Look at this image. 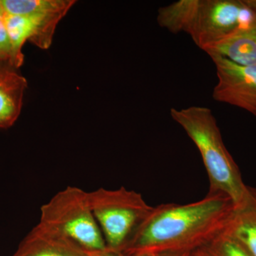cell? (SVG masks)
Masks as SVG:
<instances>
[{
  "instance_id": "obj_11",
  "label": "cell",
  "mask_w": 256,
  "mask_h": 256,
  "mask_svg": "<svg viewBox=\"0 0 256 256\" xmlns=\"http://www.w3.org/2000/svg\"><path fill=\"white\" fill-rule=\"evenodd\" d=\"M248 201L234 210L224 232L238 240L252 256H256V186H249Z\"/></svg>"
},
{
  "instance_id": "obj_20",
  "label": "cell",
  "mask_w": 256,
  "mask_h": 256,
  "mask_svg": "<svg viewBox=\"0 0 256 256\" xmlns=\"http://www.w3.org/2000/svg\"><path fill=\"white\" fill-rule=\"evenodd\" d=\"M255 23L256 24V15Z\"/></svg>"
},
{
  "instance_id": "obj_13",
  "label": "cell",
  "mask_w": 256,
  "mask_h": 256,
  "mask_svg": "<svg viewBox=\"0 0 256 256\" xmlns=\"http://www.w3.org/2000/svg\"><path fill=\"white\" fill-rule=\"evenodd\" d=\"M197 250L203 256H252L238 240L224 230Z\"/></svg>"
},
{
  "instance_id": "obj_8",
  "label": "cell",
  "mask_w": 256,
  "mask_h": 256,
  "mask_svg": "<svg viewBox=\"0 0 256 256\" xmlns=\"http://www.w3.org/2000/svg\"><path fill=\"white\" fill-rule=\"evenodd\" d=\"M12 256H90L72 239L38 222Z\"/></svg>"
},
{
  "instance_id": "obj_16",
  "label": "cell",
  "mask_w": 256,
  "mask_h": 256,
  "mask_svg": "<svg viewBox=\"0 0 256 256\" xmlns=\"http://www.w3.org/2000/svg\"><path fill=\"white\" fill-rule=\"evenodd\" d=\"M124 256H160L156 255L153 252H128V254H122Z\"/></svg>"
},
{
  "instance_id": "obj_15",
  "label": "cell",
  "mask_w": 256,
  "mask_h": 256,
  "mask_svg": "<svg viewBox=\"0 0 256 256\" xmlns=\"http://www.w3.org/2000/svg\"><path fill=\"white\" fill-rule=\"evenodd\" d=\"M90 256H124L122 252L106 248L105 250L90 252Z\"/></svg>"
},
{
  "instance_id": "obj_4",
  "label": "cell",
  "mask_w": 256,
  "mask_h": 256,
  "mask_svg": "<svg viewBox=\"0 0 256 256\" xmlns=\"http://www.w3.org/2000/svg\"><path fill=\"white\" fill-rule=\"evenodd\" d=\"M40 222L58 230L88 252L105 250V239L90 206L89 192L67 186L40 210Z\"/></svg>"
},
{
  "instance_id": "obj_5",
  "label": "cell",
  "mask_w": 256,
  "mask_h": 256,
  "mask_svg": "<svg viewBox=\"0 0 256 256\" xmlns=\"http://www.w3.org/2000/svg\"><path fill=\"white\" fill-rule=\"evenodd\" d=\"M90 206L110 250L120 252L153 207L140 194L122 188L89 192Z\"/></svg>"
},
{
  "instance_id": "obj_12",
  "label": "cell",
  "mask_w": 256,
  "mask_h": 256,
  "mask_svg": "<svg viewBox=\"0 0 256 256\" xmlns=\"http://www.w3.org/2000/svg\"><path fill=\"white\" fill-rule=\"evenodd\" d=\"M4 18L12 46V66L16 69L23 64L24 44L28 40L31 42L34 38L38 31V24L36 20L30 16L4 14Z\"/></svg>"
},
{
  "instance_id": "obj_9",
  "label": "cell",
  "mask_w": 256,
  "mask_h": 256,
  "mask_svg": "<svg viewBox=\"0 0 256 256\" xmlns=\"http://www.w3.org/2000/svg\"><path fill=\"white\" fill-rule=\"evenodd\" d=\"M15 69L0 63V129L12 127L21 114L28 82Z\"/></svg>"
},
{
  "instance_id": "obj_17",
  "label": "cell",
  "mask_w": 256,
  "mask_h": 256,
  "mask_svg": "<svg viewBox=\"0 0 256 256\" xmlns=\"http://www.w3.org/2000/svg\"><path fill=\"white\" fill-rule=\"evenodd\" d=\"M192 252H176V254H164L160 256H192Z\"/></svg>"
},
{
  "instance_id": "obj_1",
  "label": "cell",
  "mask_w": 256,
  "mask_h": 256,
  "mask_svg": "<svg viewBox=\"0 0 256 256\" xmlns=\"http://www.w3.org/2000/svg\"><path fill=\"white\" fill-rule=\"evenodd\" d=\"M234 210L232 200L220 194H207L186 204L158 205L120 252L162 256L196 252L224 232Z\"/></svg>"
},
{
  "instance_id": "obj_10",
  "label": "cell",
  "mask_w": 256,
  "mask_h": 256,
  "mask_svg": "<svg viewBox=\"0 0 256 256\" xmlns=\"http://www.w3.org/2000/svg\"><path fill=\"white\" fill-rule=\"evenodd\" d=\"M242 66H256V24L240 28L204 50Z\"/></svg>"
},
{
  "instance_id": "obj_7",
  "label": "cell",
  "mask_w": 256,
  "mask_h": 256,
  "mask_svg": "<svg viewBox=\"0 0 256 256\" xmlns=\"http://www.w3.org/2000/svg\"><path fill=\"white\" fill-rule=\"evenodd\" d=\"M75 2L73 0H0L4 14L36 20L38 31L31 42L43 50L50 46L56 25Z\"/></svg>"
},
{
  "instance_id": "obj_6",
  "label": "cell",
  "mask_w": 256,
  "mask_h": 256,
  "mask_svg": "<svg viewBox=\"0 0 256 256\" xmlns=\"http://www.w3.org/2000/svg\"><path fill=\"white\" fill-rule=\"evenodd\" d=\"M216 68L215 100L236 106L256 116V66H242L218 54H208Z\"/></svg>"
},
{
  "instance_id": "obj_19",
  "label": "cell",
  "mask_w": 256,
  "mask_h": 256,
  "mask_svg": "<svg viewBox=\"0 0 256 256\" xmlns=\"http://www.w3.org/2000/svg\"><path fill=\"white\" fill-rule=\"evenodd\" d=\"M2 14H4V13H3V10L2 8L1 3H0V15Z\"/></svg>"
},
{
  "instance_id": "obj_2",
  "label": "cell",
  "mask_w": 256,
  "mask_h": 256,
  "mask_svg": "<svg viewBox=\"0 0 256 256\" xmlns=\"http://www.w3.org/2000/svg\"><path fill=\"white\" fill-rule=\"evenodd\" d=\"M171 117L184 130L201 154L210 181L207 194L224 195L238 210L248 201L249 186L244 183L238 165L224 144L212 110L203 106L173 108Z\"/></svg>"
},
{
  "instance_id": "obj_14",
  "label": "cell",
  "mask_w": 256,
  "mask_h": 256,
  "mask_svg": "<svg viewBox=\"0 0 256 256\" xmlns=\"http://www.w3.org/2000/svg\"><path fill=\"white\" fill-rule=\"evenodd\" d=\"M12 46L2 14L0 15V63L9 64L12 66Z\"/></svg>"
},
{
  "instance_id": "obj_18",
  "label": "cell",
  "mask_w": 256,
  "mask_h": 256,
  "mask_svg": "<svg viewBox=\"0 0 256 256\" xmlns=\"http://www.w3.org/2000/svg\"><path fill=\"white\" fill-rule=\"evenodd\" d=\"M192 256H203L201 254H200V252H198V250H196V252H192Z\"/></svg>"
},
{
  "instance_id": "obj_3",
  "label": "cell",
  "mask_w": 256,
  "mask_h": 256,
  "mask_svg": "<svg viewBox=\"0 0 256 256\" xmlns=\"http://www.w3.org/2000/svg\"><path fill=\"white\" fill-rule=\"evenodd\" d=\"M256 15L249 0H180L160 8L158 22L172 33L186 32L204 50L252 26Z\"/></svg>"
}]
</instances>
